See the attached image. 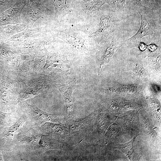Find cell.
<instances>
[{
  "label": "cell",
  "mask_w": 161,
  "mask_h": 161,
  "mask_svg": "<svg viewBox=\"0 0 161 161\" xmlns=\"http://www.w3.org/2000/svg\"><path fill=\"white\" fill-rule=\"evenodd\" d=\"M114 11L100 12L99 14L100 22L95 31L89 34L88 38L97 44L105 40L117 29L118 25L117 17Z\"/></svg>",
  "instance_id": "6da1fadb"
},
{
  "label": "cell",
  "mask_w": 161,
  "mask_h": 161,
  "mask_svg": "<svg viewBox=\"0 0 161 161\" xmlns=\"http://www.w3.org/2000/svg\"><path fill=\"white\" fill-rule=\"evenodd\" d=\"M141 17L140 27L132 37L125 40V43L129 47H134L140 42L145 36L150 37L160 32V27H157L152 17V15L145 12H138Z\"/></svg>",
  "instance_id": "7a4b0ae2"
},
{
  "label": "cell",
  "mask_w": 161,
  "mask_h": 161,
  "mask_svg": "<svg viewBox=\"0 0 161 161\" xmlns=\"http://www.w3.org/2000/svg\"><path fill=\"white\" fill-rule=\"evenodd\" d=\"M52 32L53 36L63 40L76 52L84 56L91 55V52L85 46L83 38L71 27L62 30H54Z\"/></svg>",
  "instance_id": "3957f363"
},
{
  "label": "cell",
  "mask_w": 161,
  "mask_h": 161,
  "mask_svg": "<svg viewBox=\"0 0 161 161\" xmlns=\"http://www.w3.org/2000/svg\"><path fill=\"white\" fill-rule=\"evenodd\" d=\"M53 14V12L44 4L41 0H29L25 16L21 20L22 23L29 28L40 18Z\"/></svg>",
  "instance_id": "277c9868"
},
{
  "label": "cell",
  "mask_w": 161,
  "mask_h": 161,
  "mask_svg": "<svg viewBox=\"0 0 161 161\" xmlns=\"http://www.w3.org/2000/svg\"><path fill=\"white\" fill-rule=\"evenodd\" d=\"M117 42V37L114 32L104 41L97 44L96 55L99 62V74L101 67L108 63L113 56Z\"/></svg>",
  "instance_id": "5b68a950"
},
{
  "label": "cell",
  "mask_w": 161,
  "mask_h": 161,
  "mask_svg": "<svg viewBox=\"0 0 161 161\" xmlns=\"http://www.w3.org/2000/svg\"><path fill=\"white\" fill-rule=\"evenodd\" d=\"M106 3V0H82L73 10L72 18L78 19L88 18Z\"/></svg>",
  "instance_id": "8992f818"
},
{
  "label": "cell",
  "mask_w": 161,
  "mask_h": 161,
  "mask_svg": "<svg viewBox=\"0 0 161 161\" xmlns=\"http://www.w3.org/2000/svg\"><path fill=\"white\" fill-rule=\"evenodd\" d=\"M75 81L74 79L67 84L55 83V85L63 96L66 106V117L70 119L75 117L76 113L72 97V92L75 86Z\"/></svg>",
  "instance_id": "52a82bcc"
},
{
  "label": "cell",
  "mask_w": 161,
  "mask_h": 161,
  "mask_svg": "<svg viewBox=\"0 0 161 161\" xmlns=\"http://www.w3.org/2000/svg\"><path fill=\"white\" fill-rule=\"evenodd\" d=\"M29 0H20L0 15V23L3 24H22L21 15Z\"/></svg>",
  "instance_id": "ba28073f"
},
{
  "label": "cell",
  "mask_w": 161,
  "mask_h": 161,
  "mask_svg": "<svg viewBox=\"0 0 161 161\" xmlns=\"http://www.w3.org/2000/svg\"><path fill=\"white\" fill-rule=\"evenodd\" d=\"M126 7L129 10L152 15L154 12L161 13V5L154 0H126Z\"/></svg>",
  "instance_id": "9c48e42d"
},
{
  "label": "cell",
  "mask_w": 161,
  "mask_h": 161,
  "mask_svg": "<svg viewBox=\"0 0 161 161\" xmlns=\"http://www.w3.org/2000/svg\"><path fill=\"white\" fill-rule=\"evenodd\" d=\"M75 0H52V4L55 10V19L59 22L65 18H72Z\"/></svg>",
  "instance_id": "30bf717a"
},
{
  "label": "cell",
  "mask_w": 161,
  "mask_h": 161,
  "mask_svg": "<svg viewBox=\"0 0 161 161\" xmlns=\"http://www.w3.org/2000/svg\"><path fill=\"white\" fill-rule=\"evenodd\" d=\"M26 105L32 119L37 124H41L47 122H60L61 120L58 115L48 113L35 106L31 105L27 103Z\"/></svg>",
  "instance_id": "8fae6325"
},
{
  "label": "cell",
  "mask_w": 161,
  "mask_h": 161,
  "mask_svg": "<svg viewBox=\"0 0 161 161\" xmlns=\"http://www.w3.org/2000/svg\"><path fill=\"white\" fill-rule=\"evenodd\" d=\"M40 129L44 133L59 139L64 137L69 134L67 124H63L60 122L55 124L47 122L42 125Z\"/></svg>",
  "instance_id": "7c38bea8"
},
{
  "label": "cell",
  "mask_w": 161,
  "mask_h": 161,
  "mask_svg": "<svg viewBox=\"0 0 161 161\" xmlns=\"http://www.w3.org/2000/svg\"><path fill=\"white\" fill-rule=\"evenodd\" d=\"M38 145L40 148L44 150L51 149L64 150L66 148L64 142L50 135L41 134Z\"/></svg>",
  "instance_id": "4fadbf2b"
},
{
  "label": "cell",
  "mask_w": 161,
  "mask_h": 161,
  "mask_svg": "<svg viewBox=\"0 0 161 161\" xmlns=\"http://www.w3.org/2000/svg\"><path fill=\"white\" fill-rule=\"evenodd\" d=\"M93 114L83 118L74 117L70 119L67 124L69 134L75 133L88 128L92 120Z\"/></svg>",
  "instance_id": "5bb4252c"
},
{
  "label": "cell",
  "mask_w": 161,
  "mask_h": 161,
  "mask_svg": "<svg viewBox=\"0 0 161 161\" xmlns=\"http://www.w3.org/2000/svg\"><path fill=\"white\" fill-rule=\"evenodd\" d=\"M41 134L32 129L21 133L18 136V141L21 143L30 145H38Z\"/></svg>",
  "instance_id": "9a60e30c"
},
{
  "label": "cell",
  "mask_w": 161,
  "mask_h": 161,
  "mask_svg": "<svg viewBox=\"0 0 161 161\" xmlns=\"http://www.w3.org/2000/svg\"><path fill=\"white\" fill-rule=\"evenodd\" d=\"M138 88L137 86L134 84L126 85L117 83L114 86L103 91L106 92L132 93L137 92Z\"/></svg>",
  "instance_id": "2e32d148"
},
{
  "label": "cell",
  "mask_w": 161,
  "mask_h": 161,
  "mask_svg": "<svg viewBox=\"0 0 161 161\" xmlns=\"http://www.w3.org/2000/svg\"><path fill=\"white\" fill-rule=\"evenodd\" d=\"M41 31V29L39 28L34 29L27 28L10 37L8 39V41L13 43L21 42L31 36L40 32Z\"/></svg>",
  "instance_id": "e0dca14e"
},
{
  "label": "cell",
  "mask_w": 161,
  "mask_h": 161,
  "mask_svg": "<svg viewBox=\"0 0 161 161\" xmlns=\"http://www.w3.org/2000/svg\"><path fill=\"white\" fill-rule=\"evenodd\" d=\"M28 118L26 116H22L13 125L5 128L3 134L8 137H13L21 130V128Z\"/></svg>",
  "instance_id": "ac0fdd59"
},
{
  "label": "cell",
  "mask_w": 161,
  "mask_h": 161,
  "mask_svg": "<svg viewBox=\"0 0 161 161\" xmlns=\"http://www.w3.org/2000/svg\"><path fill=\"white\" fill-rule=\"evenodd\" d=\"M106 2L116 13L124 15L126 13V0H106Z\"/></svg>",
  "instance_id": "d6986e66"
},
{
  "label": "cell",
  "mask_w": 161,
  "mask_h": 161,
  "mask_svg": "<svg viewBox=\"0 0 161 161\" xmlns=\"http://www.w3.org/2000/svg\"><path fill=\"white\" fill-rule=\"evenodd\" d=\"M136 137H135L130 141L127 143L116 145V148L126 155L132 154L134 152V143Z\"/></svg>",
  "instance_id": "ffe728a7"
},
{
  "label": "cell",
  "mask_w": 161,
  "mask_h": 161,
  "mask_svg": "<svg viewBox=\"0 0 161 161\" xmlns=\"http://www.w3.org/2000/svg\"><path fill=\"white\" fill-rule=\"evenodd\" d=\"M134 73L137 77L142 80L146 78V73L143 65L140 63H135L133 66Z\"/></svg>",
  "instance_id": "44dd1931"
},
{
  "label": "cell",
  "mask_w": 161,
  "mask_h": 161,
  "mask_svg": "<svg viewBox=\"0 0 161 161\" xmlns=\"http://www.w3.org/2000/svg\"><path fill=\"white\" fill-rule=\"evenodd\" d=\"M139 47L140 49L141 50L143 51L147 48V46L145 44L143 43L140 42L139 43Z\"/></svg>",
  "instance_id": "7402d4cb"
},
{
  "label": "cell",
  "mask_w": 161,
  "mask_h": 161,
  "mask_svg": "<svg viewBox=\"0 0 161 161\" xmlns=\"http://www.w3.org/2000/svg\"><path fill=\"white\" fill-rule=\"evenodd\" d=\"M147 47L151 51H154L157 49V47L154 45H151L148 46Z\"/></svg>",
  "instance_id": "603a6c76"
},
{
  "label": "cell",
  "mask_w": 161,
  "mask_h": 161,
  "mask_svg": "<svg viewBox=\"0 0 161 161\" xmlns=\"http://www.w3.org/2000/svg\"><path fill=\"white\" fill-rule=\"evenodd\" d=\"M0 114L3 116H5L7 114L0 111Z\"/></svg>",
  "instance_id": "cb8c5ba5"
},
{
  "label": "cell",
  "mask_w": 161,
  "mask_h": 161,
  "mask_svg": "<svg viewBox=\"0 0 161 161\" xmlns=\"http://www.w3.org/2000/svg\"><path fill=\"white\" fill-rule=\"evenodd\" d=\"M157 3L160 5H161V0H156Z\"/></svg>",
  "instance_id": "d4e9b609"
},
{
  "label": "cell",
  "mask_w": 161,
  "mask_h": 161,
  "mask_svg": "<svg viewBox=\"0 0 161 161\" xmlns=\"http://www.w3.org/2000/svg\"><path fill=\"white\" fill-rule=\"evenodd\" d=\"M1 153H0V160H3Z\"/></svg>",
  "instance_id": "484cf974"
}]
</instances>
